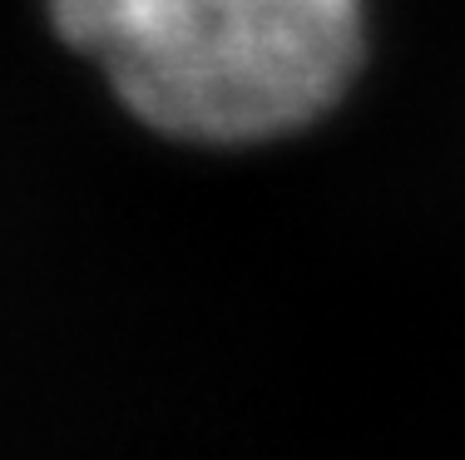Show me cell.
Instances as JSON below:
<instances>
[{
  "mask_svg": "<svg viewBox=\"0 0 465 460\" xmlns=\"http://www.w3.org/2000/svg\"><path fill=\"white\" fill-rule=\"evenodd\" d=\"M54 30L159 134L258 144L312 124L361 64V0H50Z\"/></svg>",
  "mask_w": 465,
  "mask_h": 460,
  "instance_id": "1",
  "label": "cell"
}]
</instances>
